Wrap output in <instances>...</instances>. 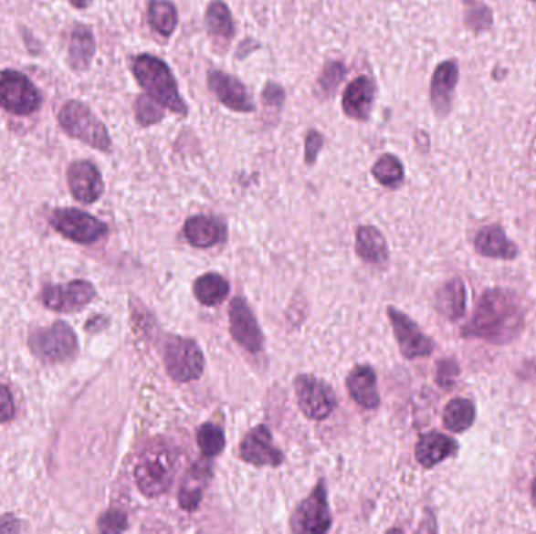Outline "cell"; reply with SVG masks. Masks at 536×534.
<instances>
[{"mask_svg": "<svg viewBox=\"0 0 536 534\" xmlns=\"http://www.w3.org/2000/svg\"><path fill=\"white\" fill-rule=\"evenodd\" d=\"M459 375V367L455 359H443L437 364L436 381L439 386L444 389H452L457 376Z\"/></svg>", "mask_w": 536, "mask_h": 534, "instance_id": "39", "label": "cell"}, {"mask_svg": "<svg viewBox=\"0 0 536 534\" xmlns=\"http://www.w3.org/2000/svg\"><path fill=\"white\" fill-rule=\"evenodd\" d=\"M286 102V89L279 83L268 80L266 87L262 89V105L266 109V113L270 115H279V111L284 109Z\"/></svg>", "mask_w": 536, "mask_h": 534, "instance_id": "35", "label": "cell"}, {"mask_svg": "<svg viewBox=\"0 0 536 534\" xmlns=\"http://www.w3.org/2000/svg\"><path fill=\"white\" fill-rule=\"evenodd\" d=\"M458 442L454 437L443 435L439 431H430L420 435L415 445V459L424 468L436 467L448 457L455 456L458 452Z\"/></svg>", "mask_w": 536, "mask_h": 534, "instance_id": "19", "label": "cell"}, {"mask_svg": "<svg viewBox=\"0 0 536 534\" xmlns=\"http://www.w3.org/2000/svg\"><path fill=\"white\" fill-rule=\"evenodd\" d=\"M15 417V402L8 387L0 384V424H6Z\"/></svg>", "mask_w": 536, "mask_h": 534, "instance_id": "40", "label": "cell"}, {"mask_svg": "<svg viewBox=\"0 0 536 534\" xmlns=\"http://www.w3.org/2000/svg\"><path fill=\"white\" fill-rule=\"evenodd\" d=\"M229 330L234 340L249 352H259L264 336L253 310L244 298H234L229 306Z\"/></svg>", "mask_w": 536, "mask_h": 534, "instance_id": "14", "label": "cell"}, {"mask_svg": "<svg viewBox=\"0 0 536 534\" xmlns=\"http://www.w3.org/2000/svg\"><path fill=\"white\" fill-rule=\"evenodd\" d=\"M177 453L165 441H154L135 466V481L143 496L154 498L170 489L176 474Z\"/></svg>", "mask_w": 536, "mask_h": 534, "instance_id": "3", "label": "cell"}, {"mask_svg": "<svg viewBox=\"0 0 536 534\" xmlns=\"http://www.w3.org/2000/svg\"><path fill=\"white\" fill-rule=\"evenodd\" d=\"M465 23L470 30H474L476 34L485 32L488 28L491 27L492 24V10L488 5L483 4H476L472 5L470 10L466 12Z\"/></svg>", "mask_w": 536, "mask_h": 534, "instance_id": "36", "label": "cell"}, {"mask_svg": "<svg viewBox=\"0 0 536 534\" xmlns=\"http://www.w3.org/2000/svg\"><path fill=\"white\" fill-rule=\"evenodd\" d=\"M94 0H69L71 6H74L76 10H87L89 6L93 5Z\"/></svg>", "mask_w": 536, "mask_h": 534, "instance_id": "41", "label": "cell"}, {"mask_svg": "<svg viewBox=\"0 0 536 534\" xmlns=\"http://www.w3.org/2000/svg\"><path fill=\"white\" fill-rule=\"evenodd\" d=\"M325 144V137L323 133L310 129L304 137V163L308 166H314L317 162V157L321 154V149Z\"/></svg>", "mask_w": 536, "mask_h": 534, "instance_id": "37", "label": "cell"}, {"mask_svg": "<svg viewBox=\"0 0 536 534\" xmlns=\"http://www.w3.org/2000/svg\"><path fill=\"white\" fill-rule=\"evenodd\" d=\"M163 364L173 381L188 382L203 375L205 354L192 339L170 336L163 343Z\"/></svg>", "mask_w": 536, "mask_h": 534, "instance_id": "7", "label": "cell"}, {"mask_svg": "<svg viewBox=\"0 0 536 534\" xmlns=\"http://www.w3.org/2000/svg\"><path fill=\"white\" fill-rule=\"evenodd\" d=\"M524 309L509 288L494 287L481 295L476 312L461 330V337L492 345H507L524 330Z\"/></svg>", "mask_w": 536, "mask_h": 534, "instance_id": "1", "label": "cell"}, {"mask_svg": "<svg viewBox=\"0 0 536 534\" xmlns=\"http://www.w3.org/2000/svg\"><path fill=\"white\" fill-rule=\"evenodd\" d=\"M461 2L466 4V5H476V4H478L480 0H461Z\"/></svg>", "mask_w": 536, "mask_h": 534, "instance_id": "43", "label": "cell"}, {"mask_svg": "<svg viewBox=\"0 0 536 534\" xmlns=\"http://www.w3.org/2000/svg\"><path fill=\"white\" fill-rule=\"evenodd\" d=\"M207 85L220 104L236 113H253L255 102L249 96L248 89L240 79L222 69L207 72Z\"/></svg>", "mask_w": 536, "mask_h": 534, "instance_id": "12", "label": "cell"}, {"mask_svg": "<svg viewBox=\"0 0 536 534\" xmlns=\"http://www.w3.org/2000/svg\"><path fill=\"white\" fill-rule=\"evenodd\" d=\"M210 478V466L205 461L194 464L184 476L179 489V507L185 511H194L203 500V494Z\"/></svg>", "mask_w": 536, "mask_h": 534, "instance_id": "23", "label": "cell"}, {"mask_svg": "<svg viewBox=\"0 0 536 534\" xmlns=\"http://www.w3.org/2000/svg\"><path fill=\"white\" fill-rule=\"evenodd\" d=\"M459 80L458 61L446 60L437 65L430 82V102L439 118L452 111L454 94Z\"/></svg>", "mask_w": 536, "mask_h": 534, "instance_id": "17", "label": "cell"}, {"mask_svg": "<svg viewBox=\"0 0 536 534\" xmlns=\"http://www.w3.org/2000/svg\"><path fill=\"white\" fill-rule=\"evenodd\" d=\"M57 121L68 137L100 152H110L111 137L109 129L82 100H67L58 110Z\"/></svg>", "mask_w": 536, "mask_h": 534, "instance_id": "4", "label": "cell"}, {"mask_svg": "<svg viewBox=\"0 0 536 534\" xmlns=\"http://www.w3.org/2000/svg\"><path fill=\"white\" fill-rule=\"evenodd\" d=\"M148 23L162 38H172L179 24L176 5L170 0H151L148 5Z\"/></svg>", "mask_w": 536, "mask_h": 534, "instance_id": "29", "label": "cell"}, {"mask_svg": "<svg viewBox=\"0 0 536 534\" xmlns=\"http://www.w3.org/2000/svg\"><path fill=\"white\" fill-rule=\"evenodd\" d=\"M331 512L328 505L327 486L319 481L306 500L300 503L292 516V529L297 533H327L331 529Z\"/></svg>", "mask_w": 536, "mask_h": 534, "instance_id": "9", "label": "cell"}, {"mask_svg": "<svg viewBox=\"0 0 536 534\" xmlns=\"http://www.w3.org/2000/svg\"><path fill=\"white\" fill-rule=\"evenodd\" d=\"M194 298L203 306H218L229 295V282L218 273H205L199 276L194 284Z\"/></svg>", "mask_w": 536, "mask_h": 534, "instance_id": "28", "label": "cell"}, {"mask_svg": "<svg viewBox=\"0 0 536 534\" xmlns=\"http://www.w3.org/2000/svg\"><path fill=\"white\" fill-rule=\"evenodd\" d=\"M466 306H468V290H466L465 282L458 277L444 284L437 290V312L443 315L444 319L458 321L465 317Z\"/></svg>", "mask_w": 536, "mask_h": 534, "instance_id": "24", "label": "cell"}, {"mask_svg": "<svg viewBox=\"0 0 536 534\" xmlns=\"http://www.w3.org/2000/svg\"><path fill=\"white\" fill-rule=\"evenodd\" d=\"M98 525L102 533H121L128 529V516L120 509H110L100 518Z\"/></svg>", "mask_w": 536, "mask_h": 534, "instance_id": "38", "label": "cell"}, {"mask_svg": "<svg viewBox=\"0 0 536 534\" xmlns=\"http://www.w3.org/2000/svg\"><path fill=\"white\" fill-rule=\"evenodd\" d=\"M133 113H135V121L142 127L155 126L165 118V109L148 94H140L135 99Z\"/></svg>", "mask_w": 536, "mask_h": 534, "instance_id": "32", "label": "cell"}, {"mask_svg": "<svg viewBox=\"0 0 536 534\" xmlns=\"http://www.w3.org/2000/svg\"><path fill=\"white\" fill-rule=\"evenodd\" d=\"M50 225L57 232H60L63 237L80 245L98 242L109 232V226L96 216L71 207L54 210L50 215Z\"/></svg>", "mask_w": 536, "mask_h": 534, "instance_id": "8", "label": "cell"}, {"mask_svg": "<svg viewBox=\"0 0 536 534\" xmlns=\"http://www.w3.org/2000/svg\"><path fill=\"white\" fill-rule=\"evenodd\" d=\"M184 236L194 248H210L222 240L223 227L215 218L192 216L184 225Z\"/></svg>", "mask_w": 536, "mask_h": 534, "instance_id": "26", "label": "cell"}, {"mask_svg": "<svg viewBox=\"0 0 536 534\" xmlns=\"http://www.w3.org/2000/svg\"><path fill=\"white\" fill-rule=\"evenodd\" d=\"M347 74V68L342 61H328L327 65L321 69V76L317 79V89L323 99H328L330 96H334L339 85L342 83L343 78Z\"/></svg>", "mask_w": 536, "mask_h": 534, "instance_id": "33", "label": "cell"}, {"mask_svg": "<svg viewBox=\"0 0 536 534\" xmlns=\"http://www.w3.org/2000/svg\"><path fill=\"white\" fill-rule=\"evenodd\" d=\"M67 177L69 192L82 204H94L104 194V179L91 160L72 162L68 166Z\"/></svg>", "mask_w": 536, "mask_h": 534, "instance_id": "13", "label": "cell"}, {"mask_svg": "<svg viewBox=\"0 0 536 534\" xmlns=\"http://www.w3.org/2000/svg\"><path fill=\"white\" fill-rule=\"evenodd\" d=\"M131 69L144 93L157 100L165 110L173 111L176 115H188L187 102L183 94L179 93V85L172 68L161 57L151 54L135 56L131 61Z\"/></svg>", "mask_w": 536, "mask_h": 534, "instance_id": "2", "label": "cell"}, {"mask_svg": "<svg viewBox=\"0 0 536 534\" xmlns=\"http://www.w3.org/2000/svg\"><path fill=\"white\" fill-rule=\"evenodd\" d=\"M375 96L376 83L373 79L369 76L353 79L343 91V113L353 121H367L371 118Z\"/></svg>", "mask_w": 536, "mask_h": 534, "instance_id": "18", "label": "cell"}, {"mask_svg": "<svg viewBox=\"0 0 536 534\" xmlns=\"http://www.w3.org/2000/svg\"><path fill=\"white\" fill-rule=\"evenodd\" d=\"M96 297V288L89 281H72L61 286H46L41 299L46 308L57 312H74L85 308Z\"/></svg>", "mask_w": 536, "mask_h": 534, "instance_id": "15", "label": "cell"}, {"mask_svg": "<svg viewBox=\"0 0 536 534\" xmlns=\"http://www.w3.org/2000/svg\"><path fill=\"white\" fill-rule=\"evenodd\" d=\"M356 253L369 264H384L389 259L386 238L375 226H360L356 231Z\"/></svg>", "mask_w": 536, "mask_h": 534, "instance_id": "27", "label": "cell"}, {"mask_svg": "<svg viewBox=\"0 0 536 534\" xmlns=\"http://www.w3.org/2000/svg\"><path fill=\"white\" fill-rule=\"evenodd\" d=\"M387 317L391 319L394 336L404 358L419 359L432 356L435 351V341L426 337L408 315L391 306L387 309Z\"/></svg>", "mask_w": 536, "mask_h": 534, "instance_id": "11", "label": "cell"}, {"mask_svg": "<svg viewBox=\"0 0 536 534\" xmlns=\"http://www.w3.org/2000/svg\"><path fill=\"white\" fill-rule=\"evenodd\" d=\"M205 27L212 38L227 45L236 35L233 12L225 0H212L205 10Z\"/></svg>", "mask_w": 536, "mask_h": 534, "instance_id": "25", "label": "cell"}, {"mask_svg": "<svg viewBox=\"0 0 536 534\" xmlns=\"http://www.w3.org/2000/svg\"><path fill=\"white\" fill-rule=\"evenodd\" d=\"M28 347L35 356L46 364H57L72 359L79 351L76 332L63 321L50 328H41L28 337Z\"/></svg>", "mask_w": 536, "mask_h": 534, "instance_id": "6", "label": "cell"}, {"mask_svg": "<svg viewBox=\"0 0 536 534\" xmlns=\"http://www.w3.org/2000/svg\"><path fill=\"white\" fill-rule=\"evenodd\" d=\"M347 389L354 402L365 409L380 408V392L376 384V375L371 365H358L350 372Z\"/></svg>", "mask_w": 536, "mask_h": 534, "instance_id": "22", "label": "cell"}, {"mask_svg": "<svg viewBox=\"0 0 536 534\" xmlns=\"http://www.w3.org/2000/svg\"><path fill=\"white\" fill-rule=\"evenodd\" d=\"M43 105V94L30 79L16 69L0 71V109L15 116H30Z\"/></svg>", "mask_w": 536, "mask_h": 534, "instance_id": "5", "label": "cell"}, {"mask_svg": "<svg viewBox=\"0 0 536 534\" xmlns=\"http://www.w3.org/2000/svg\"><path fill=\"white\" fill-rule=\"evenodd\" d=\"M96 56V38L93 30L85 24H76L72 27L68 41V67L74 72L89 71Z\"/></svg>", "mask_w": 536, "mask_h": 534, "instance_id": "21", "label": "cell"}, {"mask_svg": "<svg viewBox=\"0 0 536 534\" xmlns=\"http://www.w3.org/2000/svg\"><path fill=\"white\" fill-rule=\"evenodd\" d=\"M474 248L478 256L488 259L513 260L520 254L516 243L507 237L503 227L499 225L481 227L474 238Z\"/></svg>", "mask_w": 536, "mask_h": 534, "instance_id": "20", "label": "cell"}, {"mask_svg": "<svg viewBox=\"0 0 536 534\" xmlns=\"http://www.w3.org/2000/svg\"><path fill=\"white\" fill-rule=\"evenodd\" d=\"M199 450L205 457L218 456L225 448V435L222 428L214 424H205L198 430Z\"/></svg>", "mask_w": 536, "mask_h": 534, "instance_id": "34", "label": "cell"}, {"mask_svg": "<svg viewBox=\"0 0 536 534\" xmlns=\"http://www.w3.org/2000/svg\"><path fill=\"white\" fill-rule=\"evenodd\" d=\"M240 457L245 463L257 467H278L284 463V455L273 444V437L266 424H257L245 435L240 444Z\"/></svg>", "mask_w": 536, "mask_h": 534, "instance_id": "16", "label": "cell"}, {"mask_svg": "<svg viewBox=\"0 0 536 534\" xmlns=\"http://www.w3.org/2000/svg\"><path fill=\"white\" fill-rule=\"evenodd\" d=\"M531 503H533V507L536 508V476L531 481Z\"/></svg>", "mask_w": 536, "mask_h": 534, "instance_id": "42", "label": "cell"}, {"mask_svg": "<svg viewBox=\"0 0 536 534\" xmlns=\"http://www.w3.org/2000/svg\"><path fill=\"white\" fill-rule=\"evenodd\" d=\"M295 392L301 413L310 420L327 419L336 408V395L331 386L312 375L295 378Z\"/></svg>", "mask_w": 536, "mask_h": 534, "instance_id": "10", "label": "cell"}, {"mask_svg": "<svg viewBox=\"0 0 536 534\" xmlns=\"http://www.w3.org/2000/svg\"><path fill=\"white\" fill-rule=\"evenodd\" d=\"M372 176L383 187L395 188L405 181L404 163L397 155L383 154L372 166Z\"/></svg>", "mask_w": 536, "mask_h": 534, "instance_id": "31", "label": "cell"}, {"mask_svg": "<svg viewBox=\"0 0 536 534\" xmlns=\"http://www.w3.org/2000/svg\"><path fill=\"white\" fill-rule=\"evenodd\" d=\"M476 404L468 398H454L444 409L443 422L450 433H465L476 422Z\"/></svg>", "mask_w": 536, "mask_h": 534, "instance_id": "30", "label": "cell"}]
</instances>
